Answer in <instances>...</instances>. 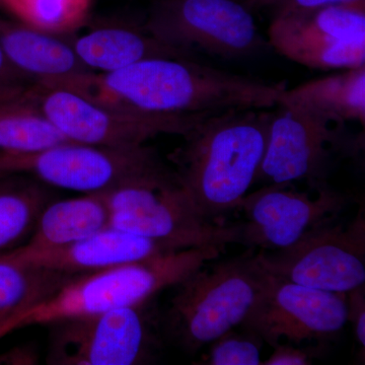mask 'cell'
I'll list each match as a JSON object with an SVG mask.
<instances>
[{"instance_id": "cell-13", "label": "cell", "mask_w": 365, "mask_h": 365, "mask_svg": "<svg viewBox=\"0 0 365 365\" xmlns=\"http://www.w3.org/2000/svg\"><path fill=\"white\" fill-rule=\"evenodd\" d=\"M292 185H268L247 194L240 203L246 216L242 245L260 251L289 248L309 230L336 220L349 197L331 189H317V196L289 189Z\"/></svg>"}, {"instance_id": "cell-23", "label": "cell", "mask_w": 365, "mask_h": 365, "mask_svg": "<svg viewBox=\"0 0 365 365\" xmlns=\"http://www.w3.org/2000/svg\"><path fill=\"white\" fill-rule=\"evenodd\" d=\"M269 43L285 58L317 71H346L365 66V38L280 39Z\"/></svg>"}, {"instance_id": "cell-16", "label": "cell", "mask_w": 365, "mask_h": 365, "mask_svg": "<svg viewBox=\"0 0 365 365\" xmlns=\"http://www.w3.org/2000/svg\"><path fill=\"white\" fill-rule=\"evenodd\" d=\"M71 45L86 68L102 73L155 57L191 56L155 39L143 26H98L79 36Z\"/></svg>"}, {"instance_id": "cell-24", "label": "cell", "mask_w": 365, "mask_h": 365, "mask_svg": "<svg viewBox=\"0 0 365 365\" xmlns=\"http://www.w3.org/2000/svg\"><path fill=\"white\" fill-rule=\"evenodd\" d=\"M7 174L0 179V253L9 251L33 227L44 207L42 190Z\"/></svg>"}, {"instance_id": "cell-18", "label": "cell", "mask_w": 365, "mask_h": 365, "mask_svg": "<svg viewBox=\"0 0 365 365\" xmlns=\"http://www.w3.org/2000/svg\"><path fill=\"white\" fill-rule=\"evenodd\" d=\"M110 227L104 193L83 194L43 207L30 241L21 248L41 251L61 248Z\"/></svg>"}, {"instance_id": "cell-15", "label": "cell", "mask_w": 365, "mask_h": 365, "mask_svg": "<svg viewBox=\"0 0 365 365\" xmlns=\"http://www.w3.org/2000/svg\"><path fill=\"white\" fill-rule=\"evenodd\" d=\"M0 45L9 63L33 83L52 85L91 71L58 36L0 19Z\"/></svg>"}, {"instance_id": "cell-9", "label": "cell", "mask_w": 365, "mask_h": 365, "mask_svg": "<svg viewBox=\"0 0 365 365\" xmlns=\"http://www.w3.org/2000/svg\"><path fill=\"white\" fill-rule=\"evenodd\" d=\"M256 254L271 275L304 287L347 294L365 283L364 208L348 225L331 220L309 230L289 248Z\"/></svg>"}, {"instance_id": "cell-12", "label": "cell", "mask_w": 365, "mask_h": 365, "mask_svg": "<svg viewBox=\"0 0 365 365\" xmlns=\"http://www.w3.org/2000/svg\"><path fill=\"white\" fill-rule=\"evenodd\" d=\"M347 314L346 294L304 287L266 271L258 297L241 327L271 347L282 338L295 344L314 341L324 345L344 329Z\"/></svg>"}, {"instance_id": "cell-29", "label": "cell", "mask_w": 365, "mask_h": 365, "mask_svg": "<svg viewBox=\"0 0 365 365\" xmlns=\"http://www.w3.org/2000/svg\"><path fill=\"white\" fill-rule=\"evenodd\" d=\"M364 0H279L276 6V16L294 13V11H309L319 7L335 6V4H353Z\"/></svg>"}, {"instance_id": "cell-10", "label": "cell", "mask_w": 365, "mask_h": 365, "mask_svg": "<svg viewBox=\"0 0 365 365\" xmlns=\"http://www.w3.org/2000/svg\"><path fill=\"white\" fill-rule=\"evenodd\" d=\"M143 29L181 51L227 59L249 56L264 43L252 11L237 0H163Z\"/></svg>"}, {"instance_id": "cell-3", "label": "cell", "mask_w": 365, "mask_h": 365, "mask_svg": "<svg viewBox=\"0 0 365 365\" xmlns=\"http://www.w3.org/2000/svg\"><path fill=\"white\" fill-rule=\"evenodd\" d=\"M222 252L216 247L179 250L148 260L73 276L55 294L9 321V332L146 304L158 292L177 287L220 258Z\"/></svg>"}, {"instance_id": "cell-20", "label": "cell", "mask_w": 365, "mask_h": 365, "mask_svg": "<svg viewBox=\"0 0 365 365\" xmlns=\"http://www.w3.org/2000/svg\"><path fill=\"white\" fill-rule=\"evenodd\" d=\"M73 276L37 267L19 260L11 251L0 253V326L55 294Z\"/></svg>"}, {"instance_id": "cell-27", "label": "cell", "mask_w": 365, "mask_h": 365, "mask_svg": "<svg viewBox=\"0 0 365 365\" xmlns=\"http://www.w3.org/2000/svg\"><path fill=\"white\" fill-rule=\"evenodd\" d=\"M347 297V319L352 325L355 339L364 354L365 348V289L364 285L346 294Z\"/></svg>"}, {"instance_id": "cell-11", "label": "cell", "mask_w": 365, "mask_h": 365, "mask_svg": "<svg viewBox=\"0 0 365 365\" xmlns=\"http://www.w3.org/2000/svg\"><path fill=\"white\" fill-rule=\"evenodd\" d=\"M143 304L52 324L47 362L56 365L150 364L158 336Z\"/></svg>"}, {"instance_id": "cell-25", "label": "cell", "mask_w": 365, "mask_h": 365, "mask_svg": "<svg viewBox=\"0 0 365 365\" xmlns=\"http://www.w3.org/2000/svg\"><path fill=\"white\" fill-rule=\"evenodd\" d=\"M263 340L258 336L245 331L242 333L228 331L211 342L209 348L208 365H260Z\"/></svg>"}, {"instance_id": "cell-21", "label": "cell", "mask_w": 365, "mask_h": 365, "mask_svg": "<svg viewBox=\"0 0 365 365\" xmlns=\"http://www.w3.org/2000/svg\"><path fill=\"white\" fill-rule=\"evenodd\" d=\"M66 141L25 93L0 98V155L32 153Z\"/></svg>"}, {"instance_id": "cell-31", "label": "cell", "mask_w": 365, "mask_h": 365, "mask_svg": "<svg viewBox=\"0 0 365 365\" xmlns=\"http://www.w3.org/2000/svg\"><path fill=\"white\" fill-rule=\"evenodd\" d=\"M245 6L248 7L250 11L257 9V7H263L269 6H275L279 0H237Z\"/></svg>"}, {"instance_id": "cell-19", "label": "cell", "mask_w": 365, "mask_h": 365, "mask_svg": "<svg viewBox=\"0 0 365 365\" xmlns=\"http://www.w3.org/2000/svg\"><path fill=\"white\" fill-rule=\"evenodd\" d=\"M268 38L361 39L365 38L364 1L277 14L269 26Z\"/></svg>"}, {"instance_id": "cell-26", "label": "cell", "mask_w": 365, "mask_h": 365, "mask_svg": "<svg viewBox=\"0 0 365 365\" xmlns=\"http://www.w3.org/2000/svg\"><path fill=\"white\" fill-rule=\"evenodd\" d=\"M30 81L9 63L0 45V98L23 95L32 85Z\"/></svg>"}, {"instance_id": "cell-1", "label": "cell", "mask_w": 365, "mask_h": 365, "mask_svg": "<svg viewBox=\"0 0 365 365\" xmlns=\"http://www.w3.org/2000/svg\"><path fill=\"white\" fill-rule=\"evenodd\" d=\"M98 104L153 117H201L230 109H272L283 83L232 73L190 57H155L112 72L86 71L50 85Z\"/></svg>"}, {"instance_id": "cell-30", "label": "cell", "mask_w": 365, "mask_h": 365, "mask_svg": "<svg viewBox=\"0 0 365 365\" xmlns=\"http://www.w3.org/2000/svg\"><path fill=\"white\" fill-rule=\"evenodd\" d=\"M37 353L31 347H16L0 355V365L37 364Z\"/></svg>"}, {"instance_id": "cell-8", "label": "cell", "mask_w": 365, "mask_h": 365, "mask_svg": "<svg viewBox=\"0 0 365 365\" xmlns=\"http://www.w3.org/2000/svg\"><path fill=\"white\" fill-rule=\"evenodd\" d=\"M25 98L67 140L108 148H136L163 134L182 136L207 117L144 116L38 83L26 91Z\"/></svg>"}, {"instance_id": "cell-32", "label": "cell", "mask_w": 365, "mask_h": 365, "mask_svg": "<svg viewBox=\"0 0 365 365\" xmlns=\"http://www.w3.org/2000/svg\"><path fill=\"white\" fill-rule=\"evenodd\" d=\"M6 175H7V174H6V173H1V172H0V179H1V178H2V177L6 176Z\"/></svg>"}, {"instance_id": "cell-17", "label": "cell", "mask_w": 365, "mask_h": 365, "mask_svg": "<svg viewBox=\"0 0 365 365\" xmlns=\"http://www.w3.org/2000/svg\"><path fill=\"white\" fill-rule=\"evenodd\" d=\"M279 103L307 110L336 123L359 122L364 127L365 66L287 88Z\"/></svg>"}, {"instance_id": "cell-5", "label": "cell", "mask_w": 365, "mask_h": 365, "mask_svg": "<svg viewBox=\"0 0 365 365\" xmlns=\"http://www.w3.org/2000/svg\"><path fill=\"white\" fill-rule=\"evenodd\" d=\"M110 227L175 250L242 244V222H208L198 215L175 170L143 178L104 193Z\"/></svg>"}, {"instance_id": "cell-14", "label": "cell", "mask_w": 365, "mask_h": 365, "mask_svg": "<svg viewBox=\"0 0 365 365\" xmlns=\"http://www.w3.org/2000/svg\"><path fill=\"white\" fill-rule=\"evenodd\" d=\"M9 251L19 260L37 267L68 275H83L148 260L179 250L119 228L108 227L61 248L26 251L20 247Z\"/></svg>"}, {"instance_id": "cell-2", "label": "cell", "mask_w": 365, "mask_h": 365, "mask_svg": "<svg viewBox=\"0 0 365 365\" xmlns=\"http://www.w3.org/2000/svg\"><path fill=\"white\" fill-rule=\"evenodd\" d=\"M271 109H230L197 122L170 153L178 179L208 222L239 208L255 184L272 120Z\"/></svg>"}, {"instance_id": "cell-28", "label": "cell", "mask_w": 365, "mask_h": 365, "mask_svg": "<svg viewBox=\"0 0 365 365\" xmlns=\"http://www.w3.org/2000/svg\"><path fill=\"white\" fill-rule=\"evenodd\" d=\"M268 359L262 362L263 365H307L313 364L314 355L321 350L314 348H299L292 345L277 344Z\"/></svg>"}, {"instance_id": "cell-4", "label": "cell", "mask_w": 365, "mask_h": 365, "mask_svg": "<svg viewBox=\"0 0 365 365\" xmlns=\"http://www.w3.org/2000/svg\"><path fill=\"white\" fill-rule=\"evenodd\" d=\"M265 275L254 249L215 265L203 266L177 285L165 314L170 337L190 354H195L241 326Z\"/></svg>"}, {"instance_id": "cell-7", "label": "cell", "mask_w": 365, "mask_h": 365, "mask_svg": "<svg viewBox=\"0 0 365 365\" xmlns=\"http://www.w3.org/2000/svg\"><path fill=\"white\" fill-rule=\"evenodd\" d=\"M170 170L145 144L108 148L66 141L32 153L0 155V172L32 175L56 188L107 193Z\"/></svg>"}, {"instance_id": "cell-6", "label": "cell", "mask_w": 365, "mask_h": 365, "mask_svg": "<svg viewBox=\"0 0 365 365\" xmlns=\"http://www.w3.org/2000/svg\"><path fill=\"white\" fill-rule=\"evenodd\" d=\"M273 110L267 145L255 184L292 185L304 181L314 190L327 186L341 158L353 157L364 136L353 135L346 124L287 104Z\"/></svg>"}, {"instance_id": "cell-22", "label": "cell", "mask_w": 365, "mask_h": 365, "mask_svg": "<svg viewBox=\"0 0 365 365\" xmlns=\"http://www.w3.org/2000/svg\"><path fill=\"white\" fill-rule=\"evenodd\" d=\"M93 0H0L16 21L50 35H69L86 25Z\"/></svg>"}]
</instances>
